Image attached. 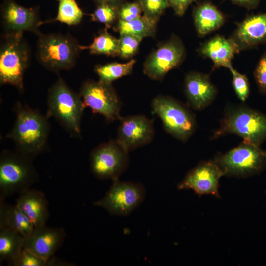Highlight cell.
Instances as JSON below:
<instances>
[{"label":"cell","mask_w":266,"mask_h":266,"mask_svg":"<svg viewBox=\"0 0 266 266\" xmlns=\"http://www.w3.org/2000/svg\"><path fill=\"white\" fill-rule=\"evenodd\" d=\"M15 109L16 120L7 137L14 142L17 151L33 160L46 149L48 117L19 102Z\"/></svg>","instance_id":"6da1fadb"},{"label":"cell","mask_w":266,"mask_h":266,"mask_svg":"<svg viewBox=\"0 0 266 266\" xmlns=\"http://www.w3.org/2000/svg\"><path fill=\"white\" fill-rule=\"evenodd\" d=\"M228 134L242 137L243 142L260 146L266 140V115L242 106L229 109L212 138Z\"/></svg>","instance_id":"7a4b0ae2"},{"label":"cell","mask_w":266,"mask_h":266,"mask_svg":"<svg viewBox=\"0 0 266 266\" xmlns=\"http://www.w3.org/2000/svg\"><path fill=\"white\" fill-rule=\"evenodd\" d=\"M47 116L53 117L73 136L81 133V121L85 108L80 94L72 91L60 78L49 89Z\"/></svg>","instance_id":"3957f363"},{"label":"cell","mask_w":266,"mask_h":266,"mask_svg":"<svg viewBox=\"0 0 266 266\" xmlns=\"http://www.w3.org/2000/svg\"><path fill=\"white\" fill-rule=\"evenodd\" d=\"M32 160L18 151L4 150L0 157V200L30 189L37 182Z\"/></svg>","instance_id":"277c9868"},{"label":"cell","mask_w":266,"mask_h":266,"mask_svg":"<svg viewBox=\"0 0 266 266\" xmlns=\"http://www.w3.org/2000/svg\"><path fill=\"white\" fill-rule=\"evenodd\" d=\"M214 161L224 176L245 178L261 172L266 167V151L260 146L242 142Z\"/></svg>","instance_id":"5b68a950"},{"label":"cell","mask_w":266,"mask_h":266,"mask_svg":"<svg viewBox=\"0 0 266 266\" xmlns=\"http://www.w3.org/2000/svg\"><path fill=\"white\" fill-rule=\"evenodd\" d=\"M151 106L166 131L177 139L186 141L194 133L196 123L193 114L175 99L159 95L153 100Z\"/></svg>","instance_id":"8992f818"},{"label":"cell","mask_w":266,"mask_h":266,"mask_svg":"<svg viewBox=\"0 0 266 266\" xmlns=\"http://www.w3.org/2000/svg\"><path fill=\"white\" fill-rule=\"evenodd\" d=\"M29 50L22 34H8L0 52V82L23 88V79L28 64Z\"/></svg>","instance_id":"52a82bcc"},{"label":"cell","mask_w":266,"mask_h":266,"mask_svg":"<svg viewBox=\"0 0 266 266\" xmlns=\"http://www.w3.org/2000/svg\"><path fill=\"white\" fill-rule=\"evenodd\" d=\"M79 49L76 41L69 36L41 35L37 46V57L41 64L50 70H66L74 65Z\"/></svg>","instance_id":"ba28073f"},{"label":"cell","mask_w":266,"mask_h":266,"mask_svg":"<svg viewBox=\"0 0 266 266\" xmlns=\"http://www.w3.org/2000/svg\"><path fill=\"white\" fill-rule=\"evenodd\" d=\"M146 190L141 183L123 182L116 179L100 200L94 206L101 207L114 216H127L143 202Z\"/></svg>","instance_id":"9c48e42d"},{"label":"cell","mask_w":266,"mask_h":266,"mask_svg":"<svg viewBox=\"0 0 266 266\" xmlns=\"http://www.w3.org/2000/svg\"><path fill=\"white\" fill-rule=\"evenodd\" d=\"M128 152L116 140L99 145L90 154L93 174L101 180L118 179L128 166Z\"/></svg>","instance_id":"30bf717a"},{"label":"cell","mask_w":266,"mask_h":266,"mask_svg":"<svg viewBox=\"0 0 266 266\" xmlns=\"http://www.w3.org/2000/svg\"><path fill=\"white\" fill-rule=\"evenodd\" d=\"M79 94L85 107H89L94 113L102 115L107 122L121 118V102L112 84L86 81Z\"/></svg>","instance_id":"8fae6325"},{"label":"cell","mask_w":266,"mask_h":266,"mask_svg":"<svg viewBox=\"0 0 266 266\" xmlns=\"http://www.w3.org/2000/svg\"><path fill=\"white\" fill-rule=\"evenodd\" d=\"M184 54L181 41L172 37L149 56L144 65V73L152 79L160 80L180 64Z\"/></svg>","instance_id":"7c38bea8"},{"label":"cell","mask_w":266,"mask_h":266,"mask_svg":"<svg viewBox=\"0 0 266 266\" xmlns=\"http://www.w3.org/2000/svg\"><path fill=\"white\" fill-rule=\"evenodd\" d=\"M116 140L128 152L149 144L154 136L153 122L142 115L121 118Z\"/></svg>","instance_id":"4fadbf2b"},{"label":"cell","mask_w":266,"mask_h":266,"mask_svg":"<svg viewBox=\"0 0 266 266\" xmlns=\"http://www.w3.org/2000/svg\"><path fill=\"white\" fill-rule=\"evenodd\" d=\"M223 176L222 170L214 160L203 162L187 173L178 188L192 190L200 196L212 195L219 197V182Z\"/></svg>","instance_id":"5bb4252c"},{"label":"cell","mask_w":266,"mask_h":266,"mask_svg":"<svg viewBox=\"0 0 266 266\" xmlns=\"http://www.w3.org/2000/svg\"><path fill=\"white\" fill-rule=\"evenodd\" d=\"M66 236L61 227H49L46 224L34 227L31 234L25 238L23 249L48 260L61 247Z\"/></svg>","instance_id":"9a60e30c"},{"label":"cell","mask_w":266,"mask_h":266,"mask_svg":"<svg viewBox=\"0 0 266 266\" xmlns=\"http://www.w3.org/2000/svg\"><path fill=\"white\" fill-rule=\"evenodd\" d=\"M185 91L189 105L197 110L209 106L217 94L216 88L209 77L197 72H190L186 76Z\"/></svg>","instance_id":"2e32d148"},{"label":"cell","mask_w":266,"mask_h":266,"mask_svg":"<svg viewBox=\"0 0 266 266\" xmlns=\"http://www.w3.org/2000/svg\"><path fill=\"white\" fill-rule=\"evenodd\" d=\"M2 17L6 28L10 31L9 34H22L25 31L33 30L38 23L36 10L11 0L4 5Z\"/></svg>","instance_id":"e0dca14e"},{"label":"cell","mask_w":266,"mask_h":266,"mask_svg":"<svg viewBox=\"0 0 266 266\" xmlns=\"http://www.w3.org/2000/svg\"><path fill=\"white\" fill-rule=\"evenodd\" d=\"M240 50L266 41V13L254 15L239 24L232 38Z\"/></svg>","instance_id":"ac0fdd59"},{"label":"cell","mask_w":266,"mask_h":266,"mask_svg":"<svg viewBox=\"0 0 266 266\" xmlns=\"http://www.w3.org/2000/svg\"><path fill=\"white\" fill-rule=\"evenodd\" d=\"M16 202L34 227L46 224L49 216V204L42 192L29 189L19 194Z\"/></svg>","instance_id":"d6986e66"},{"label":"cell","mask_w":266,"mask_h":266,"mask_svg":"<svg viewBox=\"0 0 266 266\" xmlns=\"http://www.w3.org/2000/svg\"><path fill=\"white\" fill-rule=\"evenodd\" d=\"M200 50L201 54L213 61L215 67L229 69L232 66L231 61L234 55L240 49L232 38L227 39L218 35L205 42Z\"/></svg>","instance_id":"ffe728a7"},{"label":"cell","mask_w":266,"mask_h":266,"mask_svg":"<svg viewBox=\"0 0 266 266\" xmlns=\"http://www.w3.org/2000/svg\"><path fill=\"white\" fill-rule=\"evenodd\" d=\"M0 200V229L8 228L19 233L24 238L29 236L34 226L16 204L11 205Z\"/></svg>","instance_id":"44dd1931"},{"label":"cell","mask_w":266,"mask_h":266,"mask_svg":"<svg viewBox=\"0 0 266 266\" xmlns=\"http://www.w3.org/2000/svg\"><path fill=\"white\" fill-rule=\"evenodd\" d=\"M193 17L196 30L200 35H205L218 29L225 20L222 13L209 2L197 6L194 9Z\"/></svg>","instance_id":"7402d4cb"},{"label":"cell","mask_w":266,"mask_h":266,"mask_svg":"<svg viewBox=\"0 0 266 266\" xmlns=\"http://www.w3.org/2000/svg\"><path fill=\"white\" fill-rule=\"evenodd\" d=\"M25 238L14 230L0 229V261L12 266L23 249Z\"/></svg>","instance_id":"603a6c76"},{"label":"cell","mask_w":266,"mask_h":266,"mask_svg":"<svg viewBox=\"0 0 266 266\" xmlns=\"http://www.w3.org/2000/svg\"><path fill=\"white\" fill-rule=\"evenodd\" d=\"M157 21L143 15L130 21L119 20L117 29L121 34L140 37H152L155 34Z\"/></svg>","instance_id":"cb8c5ba5"},{"label":"cell","mask_w":266,"mask_h":266,"mask_svg":"<svg viewBox=\"0 0 266 266\" xmlns=\"http://www.w3.org/2000/svg\"><path fill=\"white\" fill-rule=\"evenodd\" d=\"M135 63L132 59L125 63H111L104 65L97 66L95 71L99 77V81L112 84L114 80L130 74Z\"/></svg>","instance_id":"d4e9b609"},{"label":"cell","mask_w":266,"mask_h":266,"mask_svg":"<svg viewBox=\"0 0 266 266\" xmlns=\"http://www.w3.org/2000/svg\"><path fill=\"white\" fill-rule=\"evenodd\" d=\"M80 49H88L92 54L116 56L119 55V39L106 31L96 36L89 46L79 45Z\"/></svg>","instance_id":"484cf974"},{"label":"cell","mask_w":266,"mask_h":266,"mask_svg":"<svg viewBox=\"0 0 266 266\" xmlns=\"http://www.w3.org/2000/svg\"><path fill=\"white\" fill-rule=\"evenodd\" d=\"M59 1L57 16L54 20L69 25L78 24L82 18L83 13L75 0H59Z\"/></svg>","instance_id":"4316f807"},{"label":"cell","mask_w":266,"mask_h":266,"mask_svg":"<svg viewBox=\"0 0 266 266\" xmlns=\"http://www.w3.org/2000/svg\"><path fill=\"white\" fill-rule=\"evenodd\" d=\"M120 35L119 55L122 58L128 59L135 54L143 38L129 34Z\"/></svg>","instance_id":"83f0119b"},{"label":"cell","mask_w":266,"mask_h":266,"mask_svg":"<svg viewBox=\"0 0 266 266\" xmlns=\"http://www.w3.org/2000/svg\"><path fill=\"white\" fill-rule=\"evenodd\" d=\"M145 16L158 21L161 15L169 6L168 0H139Z\"/></svg>","instance_id":"f1b7e54d"},{"label":"cell","mask_w":266,"mask_h":266,"mask_svg":"<svg viewBox=\"0 0 266 266\" xmlns=\"http://www.w3.org/2000/svg\"><path fill=\"white\" fill-rule=\"evenodd\" d=\"M118 8L108 4H99L91 14L92 19L110 26L118 18Z\"/></svg>","instance_id":"f546056e"},{"label":"cell","mask_w":266,"mask_h":266,"mask_svg":"<svg viewBox=\"0 0 266 266\" xmlns=\"http://www.w3.org/2000/svg\"><path fill=\"white\" fill-rule=\"evenodd\" d=\"M229 69L233 76L232 84L235 93L241 101H245L250 93L249 83L247 78L245 75L238 72L232 66Z\"/></svg>","instance_id":"4dcf8cb0"},{"label":"cell","mask_w":266,"mask_h":266,"mask_svg":"<svg viewBox=\"0 0 266 266\" xmlns=\"http://www.w3.org/2000/svg\"><path fill=\"white\" fill-rule=\"evenodd\" d=\"M48 260L32 252L23 249L13 262L14 266H46Z\"/></svg>","instance_id":"1f68e13d"},{"label":"cell","mask_w":266,"mask_h":266,"mask_svg":"<svg viewBox=\"0 0 266 266\" xmlns=\"http://www.w3.org/2000/svg\"><path fill=\"white\" fill-rule=\"evenodd\" d=\"M142 9L138 1L133 2H126L118 8L119 20L128 22L141 16Z\"/></svg>","instance_id":"d6a6232c"},{"label":"cell","mask_w":266,"mask_h":266,"mask_svg":"<svg viewBox=\"0 0 266 266\" xmlns=\"http://www.w3.org/2000/svg\"><path fill=\"white\" fill-rule=\"evenodd\" d=\"M254 76L260 91L266 94V51L257 65Z\"/></svg>","instance_id":"836d02e7"},{"label":"cell","mask_w":266,"mask_h":266,"mask_svg":"<svg viewBox=\"0 0 266 266\" xmlns=\"http://www.w3.org/2000/svg\"><path fill=\"white\" fill-rule=\"evenodd\" d=\"M170 6L175 13L178 16H182L189 6L198 0H168Z\"/></svg>","instance_id":"e575fe53"},{"label":"cell","mask_w":266,"mask_h":266,"mask_svg":"<svg viewBox=\"0 0 266 266\" xmlns=\"http://www.w3.org/2000/svg\"><path fill=\"white\" fill-rule=\"evenodd\" d=\"M233 2L248 9H254L257 7L261 0H230Z\"/></svg>","instance_id":"d590c367"},{"label":"cell","mask_w":266,"mask_h":266,"mask_svg":"<svg viewBox=\"0 0 266 266\" xmlns=\"http://www.w3.org/2000/svg\"><path fill=\"white\" fill-rule=\"evenodd\" d=\"M47 266H73L72 263H68L66 261L61 260L58 258L53 256L51 257L47 262Z\"/></svg>","instance_id":"8d00e7d4"},{"label":"cell","mask_w":266,"mask_h":266,"mask_svg":"<svg viewBox=\"0 0 266 266\" xmlns=\"http://www.w3.org/2000/svg\"><path fill=\"white\" fill-rule=\"evenodd\" d=\"M98 4H108L117 8L125 3L126 0H94Z\"/></svg>","instance_id":"74e56055"}]
</instances>
